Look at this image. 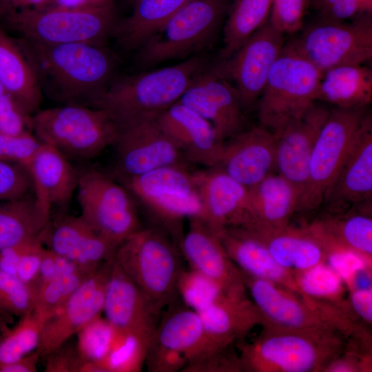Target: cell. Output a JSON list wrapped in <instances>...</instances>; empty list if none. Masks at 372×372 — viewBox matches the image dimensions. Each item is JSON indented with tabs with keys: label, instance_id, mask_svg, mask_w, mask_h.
<instances>
[{
	"label": "cell",
	"instance_id": "1",
	"mask_svg": "<svg viewBox=\"0 0 372 372\" xmlns=\"http://www.w3.org/2000/svg\"><path fill=\"white\" fill-rule=\"evenodd\" d=\"M17 41L42 94L62 105L95 107L117 75L118 58L106 45L44 44L22 37Z\"/></svg>",
	"mask_w": 372,
	"mask_h": 372
},
{
	"label": "cell",
	"instance_id": "2",
	"mask_svg": "<svg viewBox=\"0 0 372 372\" xmlns=\"http://www.w3.org/2000/svg\"><path fill=\"white\" fill-rule=\"evenodd\" d=\"M207 68L198 54L180 63L132 75H116L97 101L118 130L140 120L157 118L178 102L193 79Z\"/></svg>",
	"mask_w": 372,
	"mask_h": 372
},
{
	"label": "cell",
	"instance_id": "3",
	"mask_svg": "<svg viewBox=\"0 0 372 372\" xmlns=\"http://www.w3.org/2000/svg\"><path fill=\"white\" fill-rule=\"evenodd\" d=\"M262 327L251 342L236 345L242 371L324 372L347 350V338L332 328Z\"/></svg>",
	"mask_w": 372,
	"mask_h": 372
},
{
	"label": "cell",
	"instance_id": "4",
	"mask_svg": "<svg viewBox=\"0 0 372 372\" xmlns=\"http://www.w3.org/2000/svg\"><path fill=\"white\" fill-rule=\"evenodd\" d=\"M0 20L21 37L37 43L101 45L113 37L119 21L114 3L87 9L23 8L1 14Z\"/></svg>",
	"mask_w": 372,
	"mask_h": 372
},
{
	"label": "cell",
	"instance_id": "5",
	"mask_svg": "<svg viewBox=\"0 0 372 372\" xmlns=\"http://www.w3.org/2000/svg\"><path fill=\"white\" fill-rule=\"evenodd\" d=\"M113 260L158 314L169 305L183 269L177 247L163 231L138 229L118 245Z\"/></svg>",
	"mask_w": 372,
	"mask_h": 372
},
{
	"label": "cell",
	"instance_id": "6",
	"mask_svg": "<svg viewBox=\"0 0 372 372\" xmlns=\"http://www.w3.org/2000/svg\"><path fill=\"white\" fill-rule=\"evenodd\" d=\"M229 7V0L189 2L136 49V63L149 68L200 54L215 39Z\"/></svg>",
	"mask_w": 372,
	"mask_h": 372
},
{
	"label": "cell",
	"instance_id": "7",
	"mask_svg": "<svg viewBox=\"0 0 372 372\" xmlns=\"http://www.w3.org/2000/svg\"><path fill=\"white\" fill-rule=\"evenodd\" d=\"M371 120V116L366 114L365 107L330 109L310 157L307 182L296 211H312L323 203L327 192Z\"/></svg>",
	"mask_w": 372,
	"mask_h": 372
},
{
	"label": "cell",
	"instance_id": "8",
	"mask_svg": "<svg viewBox=\"0 0 372 372\" xmlns=\"http://www.w3.org/2000/svg\"><path fill=\"white\" fill-rule=\"evenodd\" d=\"M32 128L41 143L81 159L92 158L112 146L118 132L104 110L79 105L38 110L32 116Z\"/></svg>",
	"mask_w": 372,
	"mask_h": 372
},
{
	"label": "cell",
	"instance_id": "9",
	"mask_svg": "<svg viewBox=\"0 0 372 372\" xmlns=\"http://www.w3.org/2000/svg\"><path fill=\"white\" fill-rule=\"evenodd\" d=\"M322 73L284 46L258 103L260 125L274 134L300 118L316 102Z\"/></svg>",
	"mask_w": 372,
	"mask_h": 372
},
{
	"label": "cell",
	"instance_id": "10",
	"mask_svg": "<svg viewBox=\"0 0 372 372\" xmlns=\"http://www.w3.org/2000/svg\"><path fill=\"white\" fill-rule=\"evenodd\" d=\"M285 47L322 74L337 66L364 64L372 58L371 14L350 21L320 18Z\"/></svg>",
	"mask_w": 372,
	"mask_h": 372
},
{
	"label": "cell",
	"instance_id": "11",
	"mask_svg": "<svg viewBox=\"0 0 372 372\" xmlns=\"http://www.w3.org/2000/svg\"><path fill=\"white\" fill-rule=\"evenodd\" d=\"M123 185L166 228L179 234L184 219L203 220V208L193 173L184 165L163 167L121 178Z\"/></svg>",
	"mask_w": 372,
	"mask_h": 372
},
{
	"label": "cell",
	"instance_id": "12",
	"mask_svg": "<svg viewBox=\"0 0 372 372\" xmlns=\"http://www.w3.org/2000/svg\"><path fill=\"white\" fill-rule=\"evenodd\" d=\"M76 191L81 216L116 247L140 228L130 192L107 175L95 169L79 174Z\"/></svg>",
	"mask_w": 372,
	"mask_h": 372
},
{
	"label": "cell",
	"instance_id": "13",
	"mask_svg": "<svg viewBox=\"0 0 372 372\" xmlns=\"http://www.w3.org/2000/svg\"><path fill=\"white\" fill-rule=\"evenodd\" d=\"M112 264L113 260L99 266L57 312L43 322L36 349L41 358H45L101 317Z\"/></svg>",
	"mask_w": 372,
	"mask_h": 372
},
{
	"label": "cell",
	"instance_id": "14",
	"mask_svg": "<svg viewBox=\"0 0 372 372\" xmlns=\"http://www.w3.org/2000/svg\"><path fill=\"white\" fill-rule=\"evenodd\" d=\"M112 146L116 171L121 178L184 165L185 161L179 147L162 130L156 118L140 120L118 130Z\"/></svg>",
	"mask_w": 372,
	"mask_h": 372
},
{
	"label": "cell",
	"instance_id": "15",
	"mask_svg": "<svg viewBox=\"0 0 372 372\" xmlns=\"http://www.w3.org/2000/svg\"><path fill=\"white\" fill-rule=\"evenodd\" d=\"M178 102L207 120L223 143L245 129V107L240 96L217 70L207 68L199 73Z\"/></svg>",
	"mask_w": 372,
	"mask_h": 372
},
{
	"label": "cell",
	"instance_id": "16",
	"mask_svg": "<svg viewBox=\"0 0 372 372\" xmlns=\"http://www.w3.org/2000/svg\"><path fill=\"white\" fill-rule=\"evenodd\" d=\"M284 35L267 21L230 57L227 72L245 109L260 96L270 70L283 50Z\"/></svg>",
	"mask_w": 372,
	"mask_h": 372
},
{
	"label": "cell",
	"instance_id": "17",
	"mask_svg": "<svg viewBox=\"0 0 372 372\" xmlns=\"http://www.w3.org/2000/svg\"><path fill=\"white\" fill-rule=\"evenodd\" d=\"M47 249L87 269L113 260L116 247L99 234L81 215L62 213L49 222L39 236Z\"/></svg>",
	"mask_w": 372,
	"mask_h": 372
},
{
	"label": "cell",
	"instance_id": "18",
	"mask_svg": "<svg viewBox=\"0 0 372 372\" xmlns=\"http://www.w3.org/2000/svg\"><path fill=\"white\" fill-rule=\"evenodd\" d=\"M103 313L105 320L117 333L149 343L154 335L158 313L114 260L106 286Z\"/></svg>",
	"mask_w": 372,
	"mask_h": 372
},
{
	"label": "cell",
	"instance_id": "19",
	"mask_svg": "<svg viewBox=\"0 0 372 372\" xmlns=\"http://www.w3.org/2000/svg\"><path fill=\"white\" fill-rule=\"evenodd\" d=\"M330 109L316 103L300 118L273 134L276 140V169L300 193L305 186L310 157Z\"/></svg>",
	"mask_w": 372,
	"mask_h": 372
},
{
	"label": "cell",
	"instance_id": "20",
	"mask_svg": "<svg viewBox=\"0 0 372 372\" xmlns=\"http://www.w3.org/2000/svg\"><path fill=\"white\" fill-rule=\"evenodd\" d=\"M193 174L202 205L203 220L214 231L250 223L247 187L216 167Z\"/></svg>",
	"mask_w": 372,
	"mask_h": 372
},
{
	"label": "cell",
	"instance_id": "21",
	"mask_svg": "<svg viewBox=\"0 0 372 372\" xmlns=\"http://www.w3.org/2000/svg\"><path fill=\"white\" fill-rule=\"evenodd\" d=\"M216 167L248 189L276 169V140L262 126L245 129L223 143Z\"/></svg>",
	"mask_w": 372,
	"mask_h": 372
},
{
	"label": "cell",
	"instance_id": "22",
	"mask_svg": "<svg viewBox=\"0 0 372 372\" xmlns=\"http://www.w3.org/2000/svg\"><path fill=\"white\" fill-rule=\"evenodd\" d=\"M188 220V230L179 247L191 269L226 292L245 289L242 273L229 258L216 233L201 218Z\"/></svg>",
	"mask_w": 372,
	"mask_h": 372
},
{
	"label": "cell",
	"instance_id": "23",
	"mask_svg": "<svg viewBox=\"0 0 372 372\" xmlns=\"http://www.w3.org/2000/svg\"><path fill=\"white\" fill-rule=\"evenodd\" d=\"M156 121L178 145L185 161L208 168L218 163L224 143L198 112L178 101L157 116Z\"/></svg>",
	"mask_w": 372,
	"mask_h": 372
},
{
	"label": "cell",
	"instance_id": "24",
	"mask_svg": "<svg viewBox=\"0 0 372 372\" xmlns=\"http://www.w3.org/2000/svg\"><path fill=\"white\" fill-rule=\"evenodd\" d=\"M242 276L251 300L263 319V326L292 329L332 328L299 294L271 281Z\"/></svg>",
	"mask_w": 372,
	"mask_h": 372
},
{
	"label": "cell",
	"instance_id": "25",
	"mask_svg": "<svg viewBox=\"0 0 372 372\" xmlns=\"http://www.w3.org/2000/svg\"><path fill=\"white\" fill-rule=\"evenodd\" d=\"M197 313L210 339L224 347H236L256 326L264 325L256 307L246 295V289L225 292Z\"/></svg>",
	"mask_w": 372,
	"mask_h": 372
},
{
	"label": "cell",
	"instance_id": "26",
	"mask_svg": "<svg viewBox=\"0 0 372 372\" xmlns=\"http://www.w3.org/2000/svg\"><path fill=\"white\" fill-rule=\"evenodd\" d=\"M215 232L229 258L243 274L273 282L300 294L293 275L275 260L253 231L236 227Z\"/></svg>",
	"mask_w": 372,
	"mask_h": 372
},
{
	"label": "cell",
	"instance_id": "27",
	"mask_svg": "<svg viewBox=\"0 0 372 372\" xmlns=\"http://www.w3.org/2000/svg\"><path fill=\"white\" fill-rule=\"evenodd\" d=\"M372 198V120L362 131L323 203L341 212L349 206L366 204Z\"/></svg>",
	"mask_w": 372,
	"mask_h": 372
},
{
	"label": "cell",
	"instance_id": "28",
	"mask_svg": "<svg viewBox=\"0 0 372 372\" xmlns=\"http://www.w3.org/2000/svg\"><path fill=\"white\" fill-rule=\"evenodd\" d=\"M34 195L45 211L65 209L76 190L79 174L68 157L54 147L41 143L25 168Z\"/></svg>",
	"mask_w": 372,
	"mask_h": 372
},
{
	"label": "cell",
	"instance_id": "29",
	"mask_svg": "<svg viewBox=\"0 0 372 372\" xmlns=\"http://www.w3.org/2000/svg\"><path fill=\"white\" fill-rule=\"evenodd\" d=\"M249 191L251 220L243 227L272 232L289 226L300 198V193L290 182L271 173Z\"/></svg>",
	"mask_w": 372,
	"mask_h": 372
},
{
	"label": "cell",
	"instance_id": "30",
	"mask_svg": "<svg viewBox=\"0 0 372 372\" xmlns=\"http://www.w3.org/2000/svg\"><path fill=\"white\" fill-rule=\"evenodd\" d=\"M152 339L183 353L187 363L229 347L219 346L211 340L199 314L189 307L168 311L157 324Z\"/></svg>",
	"mask_w": 372,
	"mask_h": 372
},
{
	"label": "cell",
	"instance_id": "31",
	"mask_svg": "<svg viewBox=\"0 0 372 372\" xmlns=\"http://www.w3.org/2000/svg\"><path fill=\"white\" fill-rule=\"evenodd\" d=\"M0 83L29 114L39 110L43 94L34 72L17 39L9 37L1 25Z\"/></svg>",
	"mask_w": 372,
	"mask_h": 372
},
{
	"label": "cell",
	"instance_id": "32",
	"mask_svg": "<svg viewBox=\"0 0 372 372\" xmlns=\"http://www.w3.org/2000/svg\"><path fill=\"white\" fill-rule=\"evenodd\" d=\"M248 229L265 243L275 260L293 275L326 262L323 247L305 227L287 226L272 232Z\"/></svg>",
	"mask_w": 372,
	"mask_h": 372
},
{
	"label": "cell",
	"instance_id": "33",
	"mask_svg": "<svg viewBox=\"0 0 372 372\" xmlns=\"http://www.w3.org/2000/svg\"><path fill=\"white\" fill-rule=\"evenodd\" d=\"M342 108L366 107L372 100V70L364 64L337 66L322 74L316 97Z\"/></svg>",
	"mask_w": 372,
	"mask_h": 372
},
{
	"label": "cell",
	"instance_id": "34",
	"mask_svg": "<svg viewBox=\"0 0 372 372\" xmlns=\"http://www.w3.org/2000/svg\"><path fill=\"white\" fill-rule=\"evenodd\" d=\"M50 217L34 194L0 200V251L39 239Z\"/></svg>",
	"mask_w": 372,
	"mask_h": 372
},
{
	"label": "cell",
	"instance_id": "35",
	"mask_svg": "<svg viewBox=\"0 0 372 372\" xmlns=\"http://www.w3.org/2000/svg\"><path fill=\"white\" fill-rule=\"evenodd\" d=\"M192 1L139 0L129 17L119 19L113 37L123 50H136L166 21Z\"/></svg>",
	"mask_w": 372,
	"mask_h": 372
},
{
	"label": "cell",
	"instance_id": "36",
	"mask_svg": "<svg viewBox=\"0 0 372 372\" xmlns=\"http://www.w3.org/2000/svg\"><path fill=\"white\" fill-rule=\"evenodd\" d=\"M271 0H236L223 27L221 54L230 58L269 19Z\"/></svg>",
	"mask_w": 372,
	"mask_h": 372
},
{
	"label": "cell",
	"instance_id": "37",
	"mask_svg": "<svg viewBox=\"0 0 372 372\" xmlns=\"http://www.w3.org/2000/svg\"><path fill=\"white\" fill-rule=\"evenodd\" d=\"M315 222L331 240L359 255L371 265L372 219L369 215L356 214Z\"/></svg>",
	"mask_w": 372,
	"mask_h": 372
},
{
	"label": "cell",
	"instance_id": "38",
	"mask_svg": "<svg viewBox=\"0 0 372 372\" xmlns=\"http://www.w3.org/2000/svg\"><path fill=\"white\" fill-rule=\"evenodd\" d=\"M96 269H91L75 265L41 285L34 295L33 311L41 320L42 323L57 312Z\"/></svg>",
	"mask_w": 372,
	"mask_h": 372
},
{
	"label": "cell",
	"instance_id": "39",
	"mask_svg": "<svg viewBox=\"0 0 372 372\" xmlns=\"http://www.w3.org/2000/svg\"><path fill=\"white\" fill-rule=\"evenodd\" d=\"M300 296L306 300L340 303L344 302L342 278L327 262L293 275Z\"/></svg>",
	"mask_w": 372,
	"mask_h": 372
},
{
	"label": "cell",
	"instance_id": "40",
	"mask_svg": "<svg viewBox=\"0 0 372 372\" xmlns=\"http://www.w3.org/2000/svg\"><path fill=\"white\" fill-rule=\"evenodd\" d=\"M42 321L34 312L19 322L0 341V366L12 363L36 350Z\"/></svg>",
	"mask_w": 372,
	"mask_h": 372
},
{
	"label": "cell",
	"instance_id": "41",
	"mask_svg": "<svg viewBox=\"0 0 372 372\" xmlns=\"http://www.w3.org/2000/svg\"><path fill=\"white\" fill-rule=\"evenodd\" d=\"M149 342L113 330L109 353L101 367L103 372H138L145 364Z\"/></svg>",
	"mask_w": 372,
	"mask_h": 372
},
{
	"label": "cell",
	"instance_id": "42",
	"mask_svg": "<svg viewBox=\"0 0 372 372\" xmlns=\"http://www.w3.org/2000/svg\"><path fill=\"white\" fill-rule=\"evenodd\" d=\"M176 290L186 305L196 312L209 306L226 292L217 283L192 269L181 270Z\"/></svg>",
	"mask_w": 372,
	"mask_h": 372
},
{
	"label": "cell",
	"instance_id": "43",
	"mask_svg": "<svg viewBox=\"0 0 372 372\" xmlns=\"http://www.w3.org/2000/svg\"><path fill=\"white\" fill-rule=\"evenodd\" d=\"M32 290L17 277L0 270V314L20 318L34 311Z\"/></svg>",
	"mask_w": 372,
	"mask_h": 372
},
{
	"label": "cell",
	"instance_id": "44",
	"mask_svg": "<svg viewBox=\"0 0 372 372\" xmlns=\"http://www.w3.org/2000/svg\"><path fill=\"white\" fill-rule=\"evenodd\" d=\"M83 331L87 333V342H79L78 347L87 361L95 362L101 371L103 372L101 363L110 349L113 329L105 319L103 320L100 317Z\"/></svg>",
	"mask_w": 372,
	"mask_h": 372
},
{
	"label": "cell",
	"instance_id": "45",
	"mask_svg": "<svg viewBox=\"0 0 372 372\" xmlns=\"http://www.w3.org/2000/svg\"><path fill=\"white\" fill-rule=\"evenodd\" d=\"M309 0H271L268 22L282 34L295 33L302 28Z\"/></svg>",
	"mask_w": 372,
	"mask_h": 372
},
{
	"label": "cell",
	"instance_id": "46",
	"mask_svg": "<svg viewBox=\"0 0 372 372\" xmlns=\"http://www.w3.org/2000/svg\"><path fill=\"white\" fill-rule=\"evenodd\" d=\"M41 143L32 132L19 135L0 133V161L26 168Z\"/></svg>",
	"mask_w": 372,
	"mask_h": 372
},
{
	"label": "cell",
	"instance_id": "47",
	"mask_svg": "<svg viewBox=\"0 0 372 372\" xmlns=\"http://www.w3.org/2000/svg\"><path fill=\"white\" fill-rule=\"evenodd\" d=\"M32 116L9 93L0 97V133L19 135L32 132Z\"/></svg>",
	"mask_w": 372,
	"mask_h": 372
},
{
	"label": "cell",
	"instance_id": "48",
	"mask_svg": "<svg viewBox=\"0 0 372 372\" xmlns=\"http://www.w3.org/2000/svg\"><path fill=\"white\" fill-rule=\"evenodd\" d=\"M31 187L30 176L25 167L0 161V200L24 196Z\"/></svg>",
	"mask_w": 372,
	"mask_h": 372
},
{
	"label": "cell",
	"instance_id": "49",
	"mask_svg": "<svg viewBox=\"0 0 372 372\" xmlns=\"http://www.w3.org/2000/svg\"><path fill=\"white\" fill-rule=\"evenodd\" d=\"M235 346L213 352L205 357L190 362L182 372H240L242 371L239 355Z\"/></svg>",
	"mask_w": 372,
	"mask_h": 372
},
{
	"label": "cell",
	"instance_id": "50",
	"mask_svg": "<svg viewBox=\"0 0 372 372\" xmlns=\"http://www.w3.org/2000/svg\"><path fill=\"white\" fill-rule=\"evenodd\" d=\"M187 364V360L183 353L163 347L153 339L150 341L145 360L148 371H181Z\"/></svg>",
	"mask_w": 372,
	"mask_h": 372
},
{
	"label": "cell",
	"instance_id": "51",
	"mask_svg": "<svg viewBox=\"0 0 372 372\" xmlns=\"http://www.w3.org/2000/svg\"><path fill=\"white\" fill-rule=\"evenodd\" d=\"M44 358L46 372H83L90 362L83 356L78 345L68 344L67 342Z\"/></svg>",
	"mask_w": 372,
	"mask_h": 372
},
{
	"label": "cell",
	"instance_id": "52",
	"mask_svg": "<svg viewBox=\"0 0 372 372\" xmlns=\"http://www.w3.org/2000/svg\"><path fill=\"white\" fill-rule=\"evenodd\" d=\"M45 250V247L39 239L32 242L22 254L18 265L16 276L27 285L33 293Z\"/></svg>",
	"mask_w": 372,
	"mask_h": 372
},
{
	"label": "cell",
	"instance_id": "53",
	"mask_svg": "<svg viewBox=\"0 0 372 372\" xmlns=\"http://www.w3.org/2000/svg\"><path fill=\"white\" fill-rule=\"evenodd\" d=\"M318 12L320 18L344 21L371 14L372 0H342Z\"/></svg>",
	"mask_w": 372,
	"mask_h": 372
},
{
	"label": "cell",
	"instance_id": "54",
	"mask_svg": "<svg viewBox=\"0 0 372 372\" xmlns=\"http://www.w3.org/2000/svg\"><path fill=\"white\" fill-rule=\"evenodd\" d=\"M351 311L364 324L372 322V289H350L348 299Z\"/></svg>",
	"mask_w": 372,
	"mask_h": 372
},
{
	"label": "cell",
	"instance_id": "55",
	"mask_svg": "<svg viewBox=\"0 0 372 372\" xmlns=\"http://www.w3.org/2000/svg\"><path fill=\"white\" fill-rule=\"evenodd\" d=\"M41 355L34 350L24 357L0 366V372H36Z\"/></svg>",
	"mask_w": 372,
	"mask_h": 372
},
{
	"label": "cell",
	"instance_id": "56",
	"mask_svg": "<svg viewBox=\"0 0 372 372\" xmlns=\"http://www.w3.org/2000/svg\"><path fill=\"white\" fill-rule=\"evenodd\" d=\"M52 0H0V14L23 8H42L51 5Z\"/></svg>",
	"mask_w": 372,
	"mask_h": 372
},
{
	"label": "cell",
	"instance_id": "57",
	"mask_svg": "<svg viewBox=\"0 0 372 372\" xmlns=\"http://www.w3.org/2000/svg\"><path fill=\"white\" fill-rule=\"evenodd\" d=\"M114 3L113 0H52L50 6L66 8L87 9Z\"/></svg>",
	"mask_w": 372,
	"mask_h": 372
},
{
	"label": "cell",
	"instance_id": "58",
	"mask_svg": "<svg viewBox=\"0 0 372 372\" xmlns=\"http://www.w3.org/2000/svg\"><path fill=\"white\" fill-rule=\"evenodd\" d=\"M342 0H310L313 7L319 11L331 5H333Z\"/></svg>",
	"mask_w": 372,
	"mask_h": 372
},
{
	"label": "cell",
	"instance_id": "59",
	"mask_svg": "<svg viewBox=\"0 0 372 372\" xmlns=\"http://www.w3.org/2000/svg\"><path fill=\"white\" fill-rule=\"evenodd\" d=\"M7 92L6 91L4 87L2 85V84L0 83V97H1L5 93Z\"/></svg>",
	"mask_w": 372,
	"mask_h": 372
},
{
	"label": "cell",
	"instance_id": "60",
	"mask_svg": "<svg viewBox=\"0 0 372 372\" xmlns=\"http://www.w3.org/2000/svg\"><path fill=\"white\" fill-rule=\"evenodd\" d=\"M131 3H132L133 5H134L137 1L139 0H129Z\"/></svg>",
	"mask_w": 372,
	"mask_h": 372
}]
</instances>
